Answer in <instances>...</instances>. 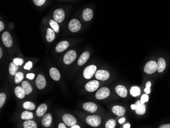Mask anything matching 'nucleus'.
<instances>
[{
  "label": "nucleus",
  "instance_id": "obj_1",
  "mask_svg": "<svg viewBox=\"0 0 170 128\" xmlns=\"http://www.w3.org/2000/svg\"><path fill=\"white\" fill-rule=\"evenodd\" d=\"M77 58L76 52L74 50H70L67 52L63 58V61L67 65L71 64Z\"/></svg>",
  "mask_w": 170,
  "mask_h": 128
},
{
  "label": "nucleus",
  "instance_id": "obj_2",
  "mask_svg": "<svg viewBox=\"0 0 170 128\" xmlns=\"http://www.w3.org/2000/svg\"><path fill=\"white\" fill-rule=\"evenodd\" d=\"M96 70H97L96 66L94 65H90L89 66L86 67L84 70L83 72V76L86 79H91L95 74Z\"/></svg>",
  "mask_w": 170,
  "mask_h": 128
},
{
  "label": "nucleus",
  "instance_id": "obj_3",
  "mask_svg": "<svg viewBox=\"0 0 170 128\" xmlns=\"http://www.w3.org/2000/svg\"><path fill=\"white\" fill-rule=\"evenodd\" d=\"M157 64L154 61L147 62L144 67V72L147 74H152L157 71Z\"/></svg>",
  "mask_w": 170,
  "mask_h": 128
},
{
  "label": "nucleus",
  "instance_id": "obj_4",
  "mask_svg": "<svg viewBox=\"0 0 170 128\" xmlns=\"http://www.w3.org/2000/svg\"><path fill=\"white\" fill-rule=\"evenodd\" d=\"M86 122L90 126L92 127H98L101 123V118L97 115L88 116L86 118Z\"/></svg>",
  "mask_w": 170,
  "mask_h": 128
},
{
  "label": "nucleus",
  "instance_id": "obj_5",
  "mask_svg": "<svg viewBox=\"0 0 170 128\" xmlns=\"http://www.w3.org/2000/svg\"><path fill=\"white\" fill-rule=\"evenodd\" d=\"M110 94V91L107 87H102L98 90L95 94L96 98L98 100H103L108 98Z\"/></svg>",
  "mask_w": 170,
  "mask_h": 128
},
{
  "label": "nucleus",
  "instance_id": "obj_6",
  "mask_svg": "<svg viewBox=\"0 0 170 128\" xmlns=\"http://www.w3.org/2000/svg\"><path fill=\"white\" fill-rule=\"evenodd\" d=\"M69 29L72 32H77L79 31L81 28V24L79 20L72 19L68 25Z\"/></svg>",
  "mask_w": 170,
  "mask_h": 128
},
{
  "label": "nucleus",
  "instance_id": "obj_7",
  "mask_svg": "<svg viewBox=\"0 0 170 128\" xmlns=\"http://www.w3.org/2000/svg\"><path fill=\"white\" fill-rule=\"evenodd\" d=\"M63 120L67 126L71 127L77 123V120L73 115L69 114H65L63 116Z\"/></svg>",
  "mask_w": 170,
  "mask_h": 128
},
{
  "label": "nucleus",
  "instance_id": "obj_8",
  "mask_svg": "<svg viewBox=\"0 0 170 128\" xmlns=\"http://www.w3.org/2000/svg\"><path fill=\"white\" fill-rule=\"evenodd\" d=\"M3 43L4 45L7 47H10L13 44L12 39L10 34L8 32H5L2 36Z\"/></svg>",
  "mask_w": 170,
  "mask_h": 128
},
{
  "label": "nucleus",
  "instance_id": "obj_9",
  "mask_svg": "<svg viewBox=\"0 0 170 128\" xmlns=\"http://www.w3.org/2000/svg\"><path fill=\"white\" fill-rule=\"evenodd\" d=\"M53 19L57 23H61L65 18V13L62 9H58L56 10L53 14Z\"/></svg>",
  "mask_w": 170,
  "mask_h": 128
},
{
  "label": "nucleus",
  "instance_id": "obj_10",
  "mask_svg": "<svg viewBox=\"0 0 170 128\" xmlns=\"http://www.w3.org/2000/svg\"><path fill=\"white\" fill-rule=\"evenodd\" d=\"M96 78L101 81H106L109 78L110 74L105 70H98L95 73Z\"/></svg>",
  "mask_w": 170,
  "mask_h": 128
},
{
  "label": "nucleus",
  "instance_id": "obj_11",
  "mask_svg": "<svg viewBox=\"0 0 170 128\" xmlns=\"http://www.w3.org/2000/svg\"><path fill=\"white\" fill-rule=\"evenodd\" d=\"M99 86L98 81L96 80L90 81L85 85V89L89 92H93L95 91Z\"/></svg>",
  "mask_w": 170,
  "mask_h": 128
},
{
  "label": "nucleus",
  "instance_id": "obj_12",
  "mask_svg": "<svg viewBox=\"0 0 170 128\" xmlns=\"http://www.w3.org/2000/svg\"><path fill=\"white\" fill-rule=\"evenodd\" d=\"M135 104L136 105V108L135 110L136 114L140 115L144 114L145 113L146 108L144 103H143L141 102L140 100H138L136 101Z\"/></svg>",
  "mask_w": 170,
  "mask_h": 128
},
{
  "label": "nucleus",
  "instance_id": "obj_13",
  "mask_svg": "<svg viewBox=\"0 0 170 128\" xmlns=\"http://www.w3.org/2000/svg\"><path fill=\"white\" fill-rule=\"evenodd\" d=\"M36 85L39 89H42L46 86V80L44 76L42 75H39L36 80Z\"/></svg>",
  "mask_w": 170,
  "mask_h": 128
},
{
  "label": "nucleus",
  "instance_id": "obj_14",
  "mask_svg": "<svg viewBox=\"0 0 170 128\" xmlns=\"http://www.w3.org/2000/svg\"><path fill=\"white\" fill-rule=\"evenodd\" d=\"M83 108L86 111H88L91 113H94L97 110V106L93 103L88 102L83 105Z\"/></svg>",
  "mask_w": 170,
  "mask_h": 128
},
{
  "label": "nucleus",
  "instance_id": "obj_15",
  "mask_svg": "<svg viewBox=\"0 0 170 128\" xmlns=\"http://www.w3.org/2000/svg\"><path fill=\"white\" fill-rule=\"evenodd\" d=\"M69 44L67 41H62L58 44L56 47V50L58 53H61L64 51L69 47Z\"/></svg>",
  "mask_w": 170,
  "mask_h": 128
},
{
  "label": "nucleus",
  "instance_id": "obj_16",
  "mask_svg": "<svg viewBox=\"0 0 170 128\" xmlns=\"http://www.w3.org/2000/svg\"><path fill=\"white\" fill-rule=\"evenodd\" d=\"M90 57V54L88 52H84L79 58L77 64L80 66H82L87 62Z\"/></svg>",
  "mask_w": 170,
  "mask_h": 128
},
{
  "label": "nucleus",
  "instance_id": "obj_17",
  "mask_svg": "<svg viewBox=\"0 0 170 128\" xmlns=\"http://www.w3.org/2000/svg\"><path fill=\"white\" fill-rule=\"evenodd\" d=\"M93 16V12L91 9L86 8L83 11V18L85 21H90Z\"/></svg>",
  "mask_w": 170,
  "mask_h": 128
},
{
  "label": "nucleus",
  "instance_id": "obj_18",
  "mask_svg": "<svg viewBox=\"0 0 170 128\" xmlns=\"http://www.w3.org/2000/svg\"><path fill=\"white\" fill-rule=\"evenodd\" d=\"M116 92L117 94L122 98H125L128 95V90L125 86L118 85L116 87Z\"/></svg>",
  "mask_w": 170,
  "mask_h": 128
},
{
  "label": "nucleus",
  "instance_id": "obj_19",
  "mask_svg": "<svg viewBox=\"0 0 170 128\" xmlns=\"http://www.w3.org/2000/svg\"><path fill=\"white\" fill-rule=\"evenodd\" d=\"M49 75L52 79H53L55 81H58L59 80L61 77L60 73L59 71L55 67H52L50 69L49 71Z\"/></svg>",
  "mask_w": 170,
  "mask_h": 128
},
{
  "label": "nucleus",
  "instance_id": "obj_20",
  "mask_svg": "<svg viewBox=\"0 0 170 128\" xmlns=\"http://www.w3.org/2000/svg\"><path fill=\"white\" fill-rule=\"evenodd\" d=\"M112 112L115 115L120 116L125 113V109L121 106H115L112 108Z\"/></svg>",
  "mask_w": 170,
  "mask_h": 128
},
{
  "label": "nucleus",
  "instance_id": "obj_21",
  "mask_svg": "<svg viewBox=\"0 0 170 128\" xmlns=\"http://www.w3.org/2000/svg\"><path fill=\"white\" fill-rule=\"evenodd\" d=\"M52 118L50 114H47L43 116L42 125L45 127H49L51 125Z\"/></svg>",
  "mask_w": 170,
  "mask_h": 128
},
{
  "label": "nucleus",
  "instance_id": "obj_22",
  "mask_svg": "<svg viewBox=\"0 0 170 128\" xmlns=\"http://www.w3.org/2000/svg\"><path fill=\"white\" fill-rule=\"evenodd\" d=\"M47 106L45 104H42L39 106L36 110V115L38 117H41L44 115L47 112Z\"/></svg>",
  "mask_w": 170,
  "mask_h": 128
},
{
  "label": "nucleus",
  "instance_id": "obj_23",
  "mask_svg": "<svg viewBox=\"0 0 170 128\" xmlns=\"http://www.w3.org/2000/svg\"><path fill=\"white\" fill-rule=\"evenodd\" d=\"M157 64V71H158L159 73H162L166 68V63L165 60L163 58H160V59L158 60Z\"/></svg>",
  "mask_w": 170,
  "mask_h": 128
},
{
  "label": "nucleus",
  "instance_id": "obj_24",
  "mask_svg": "<svg viewBox=\"0 0 170 128\" xmlns=\"http://www.w3.org/2000/svg\"><path fill=\"white\" fill-rule=\"evenodd\" d=\"M21 87L23 88L25 94L27 95L30 94L31 92H32L33 90L32 86L27 81H25L22 82Z\"/></svg>",
  "mask_w": 170,
  "mask_h": 128
},
{
  "label": "nucleus",
  "instance_id": "obj_25",
  "mask_svg": "<svg viewBox=\"0 0 170 128\" xmlns=\"http://www.w3.org/2000/svg\"><path fill=\"white\" fill-rule=\"evenodd\" d=\"M14 93L16 95V96H17L18 98H23L25 96V93L23 90V88L21 87V86H17L16 87H15V89H14Z\"/></svg>",
  "mask_w": 170,
  "mask_h": 128
},
{
  "label": "nucleus",
  "instance_id": "obj_26",
  "mask_svg": "<svg viewBox=\"0 0 170 128\" xmlns=\"http://www.w3.org/2000/svg\"><path fill=\"white\" fill-rule=\"evenodd\" d=\"M55 31L51 28H48L47 29V36L46 39L48 42H51L54 40L55 38Z\"/></svg>",
  "mask_w": 170,
  "mask_h": 128
},
{
  "label": "nucleus",
  "instance_id": "obj_27",
  "mask_svg": "<svg viewBox=\"0 0 170 128\" xmlns=\"http://www.w3.org/2000/svg\"><path fill=\"white\" fill-rule=\"evenodd\" d=\"M18 70V65L14 63V62H11L9 66V72L11 76H14L17 73Z\"/></svg>",
  "mask_w": 170,
  "mask_h": 128
},
{
  "label": "nucleus",
  "instance_id": "obj_28",
  "mask_svg": "<svg viewBox=\"0 0 170 128\" xmlns=\"http://www.w3.org/2000/svg\"><path fill=\"white\" fill-rule=\"evenodd\" d=\"M23 128H37V124L35 122L32 120H27L24 122L23 124Z\"/></svg>",
  "mask_w": 170,
  "mask_h": 128
},
{
  "label": "nucleus",
  "instance_id": "obj_29",
  "mask_svg": "<svg viewBox=\"0 0 170 128\" xmlns=\"http://www.w3.org/2000/svg\"><path fill=\"white\" fill-rule=\"evenodd\" d=\"M21 118L23 120H31L33 118V114L29 111H24L21 113Z\"/></svg>",
  "mask_w": 170,
  "mask_h": 128
},
{
  "label": "nucleus",
  "instance_id": "obj_30",
  "mask_svg": "<svg viewBox=\"0 0 170 128\" xmlns=\"http://www.w3.org/2000/svg\"><path fill=\"white\" fill-rule=\"evenodd\" d=\"M23 108L28 110H33L35 108V105L33 103L31 102H26L23 103Z\"/></svg>",
  "mask_w": 170,
  "mask_h": 128
},
{
  "label": "nucleus",
  "instance_id": "obj_31",
  "mask_svg": "<svg viewBox=\"0 0 170 128\" xmlns=\"http://www.w3.org/2000/svg\"><path fill=\"white\" fill-rule=\"evenodd\" d=\"M23 78H24V75L23 73L20 72H17L15 75V78H14V82L15 83H19L23 80Z\"/></svg>",
  "mask_w": 170,
  "mask_h": 128
},
{
  "label": "nucleus",
  "instance_id": "obj_32",
  "mask_svg": "<svg viewBox=\"0 0 170 128\" xmlns=\"http://www.w3.org/2000/svg\"><path fill=\"white\" fill-rule=\"evenodd\" d=\"M49 24L51 26V28L53 29V30L56 32V33H58L59 31V26L58 24V23L56 21H54L53 19H51L49 21Z\"/></svg>",
  "mask_w": 170,
  "mask_h": 128
},
{
  "label": "nucleus",
  "instance_id": "obj_33",
  "mask_svg": "<svg viewBox=\"0 0 170 128\" xmlns=\"http://www.w3.org/2000/svg\"><path fill=\"white\" fill-rule=\"evenodd\" d=\"M130 94H132V96H137L140 94L141 90L140 88L136 86H133L130 89Z\"/></svg>",
  "mask_w": 170,
  "mask_h": 128
},
{
  "label": "nucleus",
  "instance_id": "obj_34",
  "mask_svg": "<svg viewBox=\"0 0 170 128\" xmlns=\"http://www.w3.org/2000/svg\"><path fill=\"white\" fill-rule=\"evenodd\" d=\"M116 125V122L115 120L113 119L108 120V122H106V128H114Z\"/></svg>",
  "mask_w": 170,
  "mask_h": 128
},
{
  "label": "nucleus",
  "instance_id": "obj_35",
  "mask_svg": "<svg viewBox=\"0 0 170 128\" xmlns=\"http://www.w3.org/2000/svg\"><path fill=\"white\" fill-rule=\"evenodd\" d=\"M6 96L4 93H1L0 94V108H1L3 106L4 104L5 100H6Z\"/></svg>",
  "mask_w": 170,
  "mask_h": 128
},
{
  "label": "nucleus",
  "instance_id": "obj_36",
  "mask_svg": "<svg viewBox=\"0 0 170 128\" xmlns=\"http://www.w3.org/2000/svg\"><path fill=\"white\" fill-rule=\"evenodd\" d=\"M13 62H14V64L17 65L18 66H21L23 64V60L21 58H15L13 59Z\"/></svg>",
  "mask_w": 170,
  "mask_h": 128
},
{
  "label": "nucleus",
  "instance_id": "obj_37",
  "mask_svg": "<svg viewBox=\"0 0 170 128\" xmlns=\"http://www.w3.org/2000/svg\"><path fill=\"white\" fill-rule=\"evenodd\" d=\"M151 86V83L150 81H148L147 83L146 84V88L144 89V92L146 94H148L150 93L151 89H150V87Z\"/></svg>",
  "mask_w": 170,
  "mask_h": 128
},
{
  "label": "nucleus",
  "instance_id": "obj_38",
  "mask_svg": "<svg viewBox=\"0 0 170 128\" xmlns=\"http://www.w3.org/2000/svg\"><path fill=\"white\" fill-rule=\"evenodd\" d=\"M34 4L37 6H40L45 4L46 0H33Z\"/></svg>",
  "mask_w": 170,
  "mask_h": 128
},
{
  "label": "nucleus",
  "instance_id": "obj_39",
  "mask_svg": "<svg viewBox=\"0 0 170 128\" xmlns=\"http://www.w3.org/2000/svg\"><path fill=\"white\" fill-rule=\"evenodd\" d=\"M149 100V96L147 94H143L141 98V102L143 103L147 102Z\"/></svg>",
  "mask_w": 170,
  "mask_h": 128
},
{
  "label": "nucleus",
  "instance_id": "obj_40",
  "mask_svg": "<svg viewBox=\"0 0 170 128\" xmlns=\"http://www.w3.org/2000/svg\"><path fill=\"white\" fill-rule=\"evenodd\" d=\"M32 66H33V63L31 61H29L27 62L25 65L24 66V69L27 70H30L32 68Z\"/></svg>",
  "mask_w": 170,
  "mask_h": 128
},
{
  "label": "nucleus",
  "instance_id": "obj_41",
  "mask_svg": "<svg viewBox=\"0 0 170 128\" xmlns=\"http://www.w3.org/2000/svg\"><path fill=\"white\" fill-rule=\"evenodd\" d=\"M26 77L28 79H30V80H33V79H34V77H35V74H32V73L28 74L26 76Z\"/></svg>",
  "mask_w": 170,
  "mask_h": 128
},
{
  "label": "nucleus",
  "instance_id": "obj_42",
  "mask_svg": "<svg viewBox=\"0 0 170 128\" xmlns=\"http://www.w3.org/2000/svg\"><path fill=\"white\" fill-rule=\"evenodd\" d=\"M160 128H170V124H165L160 127Z\"/></svg>",
  "mask_w": 170,
  "mask_h": 128
},
{
  "label": "nucleus",
  "instance_id": "obj_43",
  "mask_svg": "<svg viewBox=\"0 0 170 128\" xmlns=\"http://www.w3.org/2000/svg\"><path fill=\"white\" fill-rule=\"evenodd\" d=\"M4 28V24L2 21H0V31H2Z\"/></svg>",
  "mask_w": 170,
  "mask_h": 128
},
{
  "label": "nucleus",
  "instance_id": "obj_44",
  "mask_svg": "<svg viewBox=\"0 0 170 128\" xmlns=\"http://www.w3.org/2000/svg\"><path fill=\"white\" fill-rule=\"evenodd\" d=\"M58 128H66V126L63 123H60L58 126Z\"/></svg>",
  "mask_w": 170,
  "mask_h": 128
},
{
  "label": "nucleus",
  "instance_id": "obj_45",
  "mask_svg": "<svg viewBox=\"0 0 170 128\" xmlns=\"http://www.w3.org/2000/svg\"><path fill=\"white\" fill-rule=\"evenodd\" d=\"M125 121V119L124 118H122L119 120V122L120 124H122V123H123Z\"/></svg>",
  "mask_w": 170,
  "mask_h": 128
},
{
  "label": "nucleus",
  "instance_id": "obj_46",
  "mask_svg": "<svg viewBox=\"0 0 170 128\" xmlns=\"http://www.w3.org/2000/svg\"><path fill=\"white\" fill-rule=\"evenodd\" d=\"M124 128H130V124H127L124 125L123 126Z\"/></svg>",
  "mask_w": 170,
  "mask_h": 128
},
{
  "label": "nucleus",
  "instance_id": "obj_47",
  "mask_svg": "<svg viewBox=\"0 0 170 128\" xmlns=\"http://www.w3.org/2000/svg\"><path fill=\"white\" fill-rule=\"evenodd\" d=\"M131 108L132 110H135L136 108V104H132L131 105Z\"/></svg>",
  "mask_w": 170,
  "mask_h": 128
},
{
  "label": "nucleus",
  "instance_id": "obj_48",
  "mask_svg": "<svg viewBox=\"0 0 170 128\" xmlns=\"http://www.w3.org/2000/svg\"><path fill=\"white\" fill-rule=\"evenodd\" d=\"M71 128H81V127H80V126H78V125H73V126H71Z\"/></svg>",
  "mask_w": 170,
  "mask_h": 128
},
{
  "label": "nucleus",
  "instance_id": "obj_49",
  "mask_svg": "<svg viewBox=\"0 0 170 128\" xmlns=\"http://www.w3.org/2000/svg\"><path fill=\"white\" fill-rule=\"evenodd\" d=\"M3 55V52L1 48H0V58L2 57Z\"/></svg>",
  "mask_w": 170,
  "mask_h": 128
}]
</instances>
